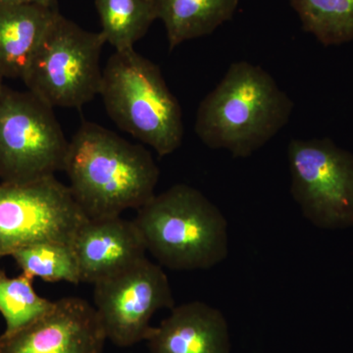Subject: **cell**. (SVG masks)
Listing matches in <instances>:
<instances>
[{"instance_id":"cell-10","label":"cell","mask_w":353,"mask_h":353,"mask_svg":"<svg viewBox=\"0 0 353 353\" xmlns=\"http://www.w3.org/2000/svg\"><path fill=\"white\" fill-rule=\"evenodd\" d=\"M106 340L94 306L63 297L23 328L0 334V353H103Z\"/></svg>"},{"instance_id":"cell-3","label":"cell","mask_w":353,"mask_h":353,"mask_svg":"<svg viewBox=\"0 0 353 353\" xmlns=\"http://www.w3.org/2000/svg\"><path fill=\"white\" fill-rule=\"evenodd\" d=\"M134 223L146 250L171 270L213 268L229 253L228 222L199 190L178 183L138 210Z\"/></svg>"},{"instance_id":"cell-4","label":"cell","mask_w":353,"mask_h":353,"mask_svg":"<svg viewBox=\"0 0 353 353\" xmlns=\"http://www.w3.org/2000/svg\"><path fill=\"white\" fill-rule=\"evenodd\" d=\"M99 95L123 130L160 157L175 152L183 138L182 108L157 65L136 50L115 51L104 69Z\"/></svg>"},{"instance_id":"cell-19","label":"cell","mask_w":353,"mask_h":353,"mask_svg":"<svg viewBox=\"0 0 353 353\" xmlns=\"http://www.w3.org/2000/svg\"><path fill=\"white\" fill-rule=\"evenodd\" d=\"M8 4H39L51 8H58L57 0H0V6Z\"/></svg>"},{"instance_id":"cell-9","label":"cell","mask_w":353,"mask_h":353,"mask_svg":"<svg viewBox=\"0 0 353 353\" xmlns=\"http://www.w3.org/2000/svg\"><path fill=\"white\" fill-rule=\"evenodd\" d=\"M94 308L106 338L119 347L148 341L152 318L160 309L175 306L169 279L148 259L94 285Z\"/></svg>"},{"instance_id":"cell-11","label":"cell","mask_w":353,"mask_h":353,"mask_svg":"<svg viewBox=\"0 0 353 353\" xmlns=\"http://www.w3.org/2000/svg\"><path fill=\"white\" fill-rule=\"evenodd\" d=\"M72 245L82 283L92 285L132 268L148 252L134 221L121 216L88 219Z\"/></svg>"},{"instance_id":"cell-8","label":"cell","mask_w":353,"mask_h":353,"mask_svg":"<svg viewBox=\"0 0 353 353\" xmlns=\"http://www.w3.org/2000/svg\"><path fill=\"white\" fill-rule=\"evenodd\" d=\"M87 220L68 185L55 176L0 182V259L39 241L73 243Z\"/></svg>"},{"instance_id":"cell-14","label":"cell","mask_w":353,"mask_h":353,"mask_svg":"<svg viewBox=\"0 0 353 353\" xmlns=\"http://www.w3.org/2000/svg\"><path fill=\"white\" fill-rule=\"evenodd\" d=\"M163 23L169 48L212 34L232 20L241 0H152Z\"/></svg>"},{"instance_id":"cell-2","label":"cell","mask_w":353,"mask_h":353,"mask_svg":"<svg viewBox=\"0 0 353 353\" xmlns=\"http://www.w3.org/2000/svg\"><path fill=\"white\" fill-rule=\"evenodd\" d=\"M294 102L259 65L234 62L199 104L196 136L211 150L250 157L289 123Z\"/></svg>"},{"instance_id":"cell-17","label":"cell","mask_w":353,"mask_h":353,"mask_svg":"<svg viewBox=\"0 0 353 353\" xmlns=\"http://www.w3.org/2000/svg\"><path fill=\"white\" fill-rule=\"evenodd\" d=\"M303 29L325 46L353 39V0H289Z\"/></svg>"},{"instance_id":"cell-16","label":"cell","mask_w":353,"mask_h":353,"mask_svg":"<svg viewBox=\"0 0 353 353\" xmlns=\"http://www.w3.org/2000/svg\"><path fill=\"white\" fill-rule=\"evenodd\" d=\"M11 257L22 273L30 278H39L48 283H82L80 266L72 243L39 241L16 250Z\"/></svg>"},{"instance_id":"cell-7","label":"cell","mask_w":353,"mask_h":353,"mask_svg":"<svg viewBox=\"0 0 353 353\" xmlns=\"http://www.w3.org/2000/svg\"><path fill=\"white\" fill-rule=\"evenodd\" d=\"M290 192L320 229L353 227V153L330 139H294L288 146Z\"/></svg>"},{"instance_id":"cell-1","label":"cell","mask_w":353,"mask_h":353,"mask_svg":"<svg viewBox=\"0 0 353 353\" xmlns=\"http://www.w3.org/2000/svg\"><path fill=\"white\" fill-rule=\"evenodd\" d=\"M63 171L88 219L118 217L155 196L160 171L152 153L92 122L69 141Z\"/></svg>"},{"instance_id":"cell-5","label":"cell","mask_w":353,"mask_h":353,"mask_svg":"<svg viewBox=\"0 0 353 353\" xmlns=\"http://www.w3.org/2000/svg\"><path fill=\"white\" fill-rule=\"evenodd\" d=\"M105 43L101 32L87 31L60 13L22 81L50 108H83L99 94Z\"/></svg>"},{"instance_id":"cell-15","label":"cell","mask_w":353,"mask_h":353,"mask_svg":"<svg viewBox=\"0 0 353 353\" xmlns=\"http://www.w3.org/2000/svg\"><path fill=\"white\" fill-rule=\"evenodd\" d=\"M101 34L115 51L132 50L157 20L152 0H94Z\"/></svg>"},{"instance_id":"cell-6","label":"cell","mask_w":353,"mask_h":353,"mask_svg":"<svg viewBox=\"0 0 353 353\" xmlns=\"http://www.w3.org/2000/svg\"><path fill=\"white\" fill-rule=\"evenodd\" d=\"M69 141L53 108L28 90L0 94V182L28 183L63 170Z\"/></svg>"},{"instance_id":"cell-18","label":"cell","mask_w":353,"mask_h":353,"mask_svg":"<svg viewBox=\"0 0 353 353\" xmlns=\"http://www.w3.org/2000/svg\"><path fill=\"white\" fill-rule=\"evenodd\" d=\"M34 279L21 273L9 277L0 270V314L6 321V331L23 328L52 306L53 301L39 296L32 285Z\"/></svg>"},{"instance_id":"cell-20","label":"cell","mask_w":353,"mask_h":353,"mask_svg":"<svg viewBox=\"0 0 353 353\" xmlns=\"http://www.w3.org/2000/svg\"><path fill=\"white\" fill-rule=\"evenodd\" d=\"M3 76L1 75V73H0V94H1L2 90H4V85H3Z\"/></svg>"},{"instance_id":"cell-12","label":"cell","mask_w":353,"mask_h":353,"mask_svg":"<svg viewBox=\"0 0 353 353\" xmlns=\"http://www.w3.org/2000/svg\"><path fill=\"white\" fill-rule=\"evenodd\" d=\"M148 343L150 353H231L226 318L202 301L174 306Z\"/></svg>"},{"instance_id":"cell-13","label":"cell","mask_w":353,"mask_h":353,"mask_svg":"<svg viewBox=\"0 0 353 353\" xmlns=\"http://www.w3.org/2000/svg\"><path fill=\"white\" fill-rule=\"evenodd\" d=\"M59 9L39 4L0 6V73L21 79L31 64Z\"/></svg>"}]
</instances>
